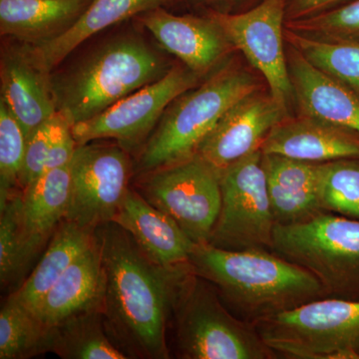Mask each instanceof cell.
I'll return each instance as SVG.
<instances>
[{
    "label": "cell",
    "instance_id": "cell-13",
    "mask_svg": "<svg viewBox=\"0 0 359 359\" xmlns=\"http://www.w3.org/2000/svg\"><path fill=\"white\" fill-rule=\"evenodd\" d=\"M289 110L278 102L268 86L252 92L226 111L196 156L221 175L233 164L261 150L271 130Z\"/></svg>",
    "mask_w": 359,
    "mask_h": 359
},
{
    "label": "cell",
    "instance_id": "cell-8",
    "mask_svg": "<svg viewBox=\"0 0 359 359\" xmlns=\"http://www.w3.org/2000/svg\"><path fill=\"white\" fill-rule=\"evenodd\" d=\"M262 157L257 151L219 177L221 212L208 244L226 250H271L276 221Z\"/></svg>",
    "mask_w": 359,
    "mask_h": 359
},
{
    "label": "cell",
    "instance_id": "cell-31",
    "mask_svg": "<svg viewBox=\"0 0 359 359\" xmlns=\"http://www.w3.org/2000/svg\"><path fill=\"white\" fill-rule=\"evenodd\" d=\"M26 140L22 127L0 100V204L21 191Z\"/></svg>",
    "mask_w": 359,
    "mask_h": 359
},
{
    "label": "cell",
    "instance_id": "cell-19",
    "mask_svg": "<svg viewBox=\"0 0 359 359\" xmlns=\"http://www.w3.org/2000/svg\"><path fill=\"white\" fill-rule=\"evenodd\" d=\"M262 164L276 224L304 223L323 212L318 197L320 164L275 154H263Z\"/></svg>",
    "mask_w": 359,
    "mask_h": 359
},
{
    "label": "cell",
    "instance_id": "cell-11",
    "mask_svg": "<svg viewBox=\"0 0 359 359\" xmlns=\"http://www.w3.org/2000/svg\"><path fill=\"white\" fill-rule=\"evenodd\" d=\"M70 173L66 221L92 230L112 222L130 189L132 168L124 149L92 142L78 145Z\"/></svg>",
    "mask_w": 359,
    "mask_h": 359
},
{
    "label": "cell",
    "instance_id": "cell-27",
    "mask_svg": "<svg viewBox=\"0 0 359 359\" xmlns=\"http://www.w3.org/2000/svg\"><path fill=\"white\" fill-rule=\"evenodd\" d=\"M21 210L22 191L0 204V282L2 290L11 287L18 290L32 269L23 242Z\"/></svg>",
    "mask_w": 359,
    "mask_h": 359
},
{
    "label": "cell",
    "instance_id": "cell-18",
    "mask_svg": "<svg viewBox=\"0 0 359 359\" xmlns=\"http://www.w3.org/2000/svg\"><path fill=\"white\" fill-rule=\"evenodd\" d=\"M128 231L153 261L163 266L189 263L195 243L178 224L130 188L113 221Z\"/></svg>",
    "mask_w": 359,
    "mask_h": 359
},
{
    "label": "cell",
    "instance_id": "cell-9",
    "mask_svg": "<svg viewBox=\"0 0 359 359\" xmlns=\"http://www.w3.org/2000/svg\"><path fill=\"white\" fill-rule=\"evenodd\" d=\"M139 188L195 244L209 243L221 212V186L218 175L199 157L142 175Z\"/></svg>",
    "mask_w": 359,
    "mask_h": 359
},
{
    "label": "cell",
    "instance_id": "cell-3",
    "mask_svg": "<svg viewBox=\"0 0 359 359\" xmlns=\"http://www.w3.org/2000/svg\"><path fill=\"white\" fill-rule=\"evenodd\" d=\"M231 55L198 86L174 99L155 127L136 164L144 175L192 159L222 116L238 101L266 86Z\"/></svg>",
    "mask_w": 359,
    "mask_h": 359
},
{
    "label": "cell",
    "instance_id": "cell-22",
    "mask_svg": "<svg viewBox=\"0 0 359 359\" xmlns=\"http://www.w3.org/2000/svg\"><path fill=\"white\" fill-rule=\"evenodd\" d=\"M167 0H92L84 13L66 32L39 44H28L35 59L52 71L77 47L97 33L163 6Z\"/></svg>",
    "mask_w": 359,
    "mask_h": 359
},
{
    "label": "cell",
    "instance_id": "cell-28",
    "mask_svg": "<svg viewBox=\"0 0 359 359\" xmlns=\"http://www.w3.org/2000/svg\"><path fill=\"white\" fill-rule=\"evenodd\" d=\"M285 39L318 69L359 93V43L320 41L287 28Z\"/></svg>",
    "mask_w": 359,
    "mask_h": 359
},
{
    "label": "cell",
    "instance_id": "cell-15",
    "mask_svg": "<svg viewBox=\"0 0 359 359\" xmlns=\"http://www.w3.org/2000/svg\"><path fill=\"white\" fill-rule=\"evenodd\" d=\"M1 99L25 131L26 139L57 112L50 71L20 42L7 47L0 63Z\"/></svg>",
    "mask_w": 359,
    "mask_h": 359
},
{
    "label": "cell",
    "instance_id": "cell-4",
    "mask_svg": "<svg viewBox=\"0 0 359 359\" xmlns=\"http://www.w3.org/2000/svg\"><path fill=\"white\" fill-rule=\"evenodd\" d=\"M172 67L143 39L119 37L65 73L51 75L56 108L73 126L157 81Z\"/></svg>",
    "mask_w": 359,
    "mask_h": 359
},
{
    "label": "cell",
    "instance_id": "cell-7",
    "mask_svg": "<svg viewBox=\"0 0 359 359\" xmlns=\"http://www.w3.org/2000/svg\"><path fill=\"white\" fill-rule=\"evenodd\" d=\"M255 327L283 358H359V299L323 297L259 321Z\"/></svg>",
    "mask_w": 359,
    "mask_h": 359
},
{
    "label": "cell",
    "instance_id": "cell-26",
    "mask_svg": "<svg viewBox=\"0 0 359 359\" xmlns=\"http://www.w3.org/2000/svg\"><path fill=\"white\" fill-rule=\"evenodd\" d=\"M50 353V327L13 294L0 309V359H28Z\"/></svg>",
    "mask_w": 359,
    "mask_h": 359
},
{
    "label": "cell",
    "instance_id": "cell-34",
    "mask_svg": "<svg viewBox=\"0 0 359 359\" xmlns=\"http://www.w3.org/2000/svg\"><path fill=\"white\" fill-rule=\"evenodd\" d=\"M351 1L353 0H289L285 22L311 18Z\"/></svg>",
    "mask_w": 359,
    "mask_h": 359
},
{
    "label": "cell",
    "instance_id": "cell-29",
    "mask_svg": "<svg viewBox=\"0 0 359 359\" xmlns=\"http://www.w3.org/2000/svg\"><path fill=\"white\" fill-rule=\"evenodd\" d=\"M359 159L320 164L318 197L323 212L359 219Z\"/></svg>",
    "mask_w": 359,
    "mask_h": 359
},
{
    "label": "cell",
    "instance_id": "cell-14",
    "mask_svg": "<svg viewBox=\"0 0 359 359\" xmlns=\"http://www.w3.org/2000/svg\"><path fill=\"white\" fill-rule=\"evenodd\" d=\"M139 18L168 52L201 77L211 74L237 51L207 13L176 15L160 6Z\"/></svg>",
    "mask_w": 359,
    "mask_h": 359
},
{
    "label": "cell",
    "instance_id": "cell-12",
    "mask_svg": "<svg viewBox=\"0 0 359 359\" xmlns=\"http://www.w3.org/2000/svg\"><path fill=\"white\" fill-rule=\"evenodd\" d=\"M205 78L186 65H176L165 76L137 90L100 114L73 125L77 145L100 139H115L136 145L158 124L170 103L184 92L198 86Z\"/></svg>",
    "mask_w": 359,
    "mask_h": 359
},
{
    "label": "cell",
    "instance_id": "cell-17",
    "mask_svg": "<svg viewBox=\"0 0 359 359\" xmlns=\"http://www.w3.org/2000/svg\"><path fill=\"white\" fill-rule=\"evenodd\" d=\"M287 61L297 113L359 134L358 92L318 69L289 43Z\"/></svg>",
    "mask_w": 359,
    "mask_h": 359
},
{
    "label": "cell",
    "instance_id": "cell-24",
    "mask_svg": "<svg viewBox=\"0 0 359 359\" xmlns=\"http://www.w3.org/2000/svg\"><path fill=\"white\" fill-rule=\"evenodd\" d=\"M95 240V230L65 219L25 282L11 294L34 311L42 297Z\"/></svg>",
    "mask_w": 359,
    "mask_h": 359
},
{
    "label": "cell",
    "instance_id": "cell-20",
    "mask_svg": "<svg viewBox=\"0 0 359 359\" xmlns=\"http://www.w3.org/2000/svg\"><path fill=\"white\" fill-rule=\"evenodd\" d=\"M70 190L69 165L46 172L22 191L21 228L26 256L32 266L65 221Z\"/></svg>",
    "mask_w": 359,
    "mask_h": 359
},
{
    "label": "cell",
    "instance_id": "cell-10",
    "mask_svg": "<svg viewBox=\"0 0 359 359\" xmlns=\"http://www.w3.org/2000/svg\"><path fill=\"white\" fill-rule=\"evenodd\" d=\"M289 0H263L241 13H205L224 36L261 75L273 97L292 113L294 92L290 79L285 39Z\"/></svg>",
    "mask_w": 359,
    "mask_h": 359
},
{
    "label": "cell",
    "instance_id": "cell-35",
    "mask_svg": "<svg viewBox=\"0 0 359 359\" xmlns=\"http://www.w3.org/2000/svg\"><path fill=\"white\" fill-rule=\"evenodd\" d=\"M263 0H189L193 6L219 13H241L250 11Z\"/></svg>",
    "mask_w": 359,
    "mask_h": 359
},
{
    "label": "cell",
    "instance_id": "cell-6",
    "mask_svg": "<svg viewBox=\"0 0 359 359\" xmlns=\"http://www.w3.org/2000/svg\"><path fill=\"white\" fill-rule=\"evenodd\" d=\"M271 250L309 271L327 297L359 292V219L323 212L304 223L276 224Z\"/></svg>",
    "mask_w": 359,
    "mask_h": 359
},
{
    "label": "cell",
    "instance_id": "cell-1",
    "mask_svg": "<svg viewBox=\"0 0 359 359\" xmlns=\"http://www.w3.org/2000/svg\"><path fill=\"white\" fill-rule=\"evenodd\" d=\"M103 269L106 332L128 358L168 359L175 295L190 264L160 266L114 222L95 229Z\"/></svg>",
    "mask_w": 359,
    "mask_h": 359
},
{
    "label": "cell",
    "instance_id": "cell-2",
    "mask_svg": "<svg viewBox=\"0 0 359 359\" xmlns=\"http://www.w3.org/2000/svg\"><path fill=\"white\" fill-rule=\"evenodd\" d=\"M189 264L233 316L252 325L327 297L316 276L269 250H226L207 243L196 245Z\"/></svg>",
    "mask_w": 359,
    "mask_h": 359
},
{
    "label": "cell",
    "instance_id": "cell-32",
    "mask_svg": "<svg viewBox=\"0 0 359 359\" xmlns=\"http://www.w3.org/2000/svg\"><path fill=\"white\" fill-rule=\"evenodd\" d=\"M50 120L44 123L27 137L25 160L20 177L21 191L25 190L35 180L44 174L50 145Z\"/></svg>",
    "mask_w": 359,
    "mask_h": 359
},
{
    "label": "cell",
    "instance_id": "cell-16",
    "mask_svg": "<svg viewBox=\"0 0 359 359\" xmlns=\"http://www.w3.org/2000/svg\"><path fill=\"white\" fill-rule=\"evenodd\" d=\"M261 151L313 164L359 159V134L320 118L290 113L271 130Z\"/></svg>",
    "mask_w": 359,
    "mask_h": 359
},
{
    "label": "cell",
    "instance_id": "cell-5",
    "mask_svg": "<svg viewBox=\"0 0 359 359\" xmlns=\"http://www.w3.org/2000/svg\"><path fill=\"white\" fill-rule=\"evenodd\" d=\"M170 323H173L175 349L179 358H278L255 325L233 316L214 285L192 269L180 283Z\"/></svg>",
    "mask_w": 359,
    "mask_h": 359
},
{
    "label": "cell",
    "instance_id": "cell-33",
    "mask_svg": "<svg viewBox=\"0 0 359 359\" xmlns=\"http://www.w3.org/2000/svg\"><path fill=\"white\" fill-rule=\"evenodd\" d=\"M50 121V145L44 173L57 168L69 166L78 146L73 137L72 126L62 113L57 111Z\"/></svg>",
    "mask_w": 359,
    "mask_h": 359
},
{
    "label": "cell",
    "instance_id": "cell-30",
    "mask_svg": "<svg viewBox=\"0 0 359 359\" xmlns=\"http://www.w3.org/2000/svg\"><path fill=\"white\" fill-rule=\"evenodd\" d=\"M285 28L320 41L359 43V0L311 18L287 21Z\"/></svg>",
    "mask_w": 359,
    "mask_h": 359
},
{
    "label": "cell",
    "instance_id": "cell-23",
    "mask_svg": "<svg viewBox=\"0 0 359 359\" xmlns=\"http://www.w3.org/2000/svg\"><path fill=\"white\" fill-rule=\"evenodd\" d=\"M92 0H0V32L39 44L66 32Z\"/></svg>",
    "mask_w": 359,
    "mask_h": 359
},
{
    "label": "cell",
    "instance_id": "cell-25",
    "mask_svg": "<svg viewBox=\"0 0 359 359\" xmlns=\"http://www.w3.org/2000/svg\"><path fill=\"white\" fill-rule=\"evenodd\" d=\"M50 353L65 359H127L110 339L101 309H92L50 327Z\"/></svg>",
    "mask_w": 359,
    "mask_h": 359
},
{
    "label": "cell",
    "instance_id": "cell-21",
    "mask_svg": "<svg viewBox=\"0 0 359 359\" xmlns=\"http://www.w3.org/2000/svg\"><path fill=\"white\" fill-rule=\"evenodd\" d=\"M102 294V261L96 238L94 245L71 264L33 311L51 327L78 313L101 309Z\"/></svg>",
    "mask_w": 359,
    "mask_h": 359
}]
</instances>
